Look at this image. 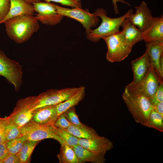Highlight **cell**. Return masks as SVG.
Here are the masks:
<instances>
[{
  "mask_svg": "<svg viewBox=\"0 0 163 163\" xmlns=\"http://www.w3.org/2000/svg\"><path fill=\"white\" fill-rule=\"evenodd\" d=\"M22 136L27 140L40 141L46 139H52L58 141L61 145L64 144L57 135L56 127L53 125H41L31 120L20 128Z\"/></svg>",
  "mask_w": 163,
  "mask_h": 163,
  "instance_id": "8992f818",
  "label": "cell"
},
{
  "mask_svg": "<svg viewBox=\"0 0 163 163\" xmlns=\"http://www.w3.org/2000/svg\"><path fill=\"white\" fill-rule=\"evenodd\" d=\"M1 163H20L18 154H8L1 162Z\"/></svg>",
  "mask_w": 163,
  "mask_h": 163,
  "instance_id": "836d02e7",
  "label": "cell"
},
{
  "mask_svg": "<svg viewBox=\"0 0 163 163\" xmlns=\"http://www.w3.org/2000/svg\"><path fill=\"white\" fill-rule=\"evenodd\" d=\"M46 2H54L73 8H82L81 0H44Z\"/></svg>",
  "mask_w": 163,
  "mask_h": 163,
  "instance_id": "1f68e13d",
  "label": "cell"
},
{
  "mask_svg": "<svg viewBox=\"0 0 163 163\" xmlns=\"http://www.w3.org/2000/svg\"><path fill=\"white\" fill-rule=\"evenodd\" d=\"M5 142L0 143V163L8 154Z\"/></svg>",
  "mask_w": 163,
  "mask_h": 163,
  "instance_id": "e575fe53",
  "label": "cell"
},
{
  "mask_svg": "<svg viewBox=\"0 0 163 163\" xmlns=\"http://www.w3.org/2000/svg\"><path fill=\"white\" fill-rule=\"evenodd\" d=\"M27 140L24 136L5 142L9 154H16L20 151L25 142Z\"/></svg>",
  "mask_w": 163,
  "mask_h": 163,
  "instance_id": "4316f807",
  "label": "cell"
},
{
  "mask_svg": "<svg viewBox=\"0 0 163 163\" xmlns=\"http://www.w3.org/2000/svg\"><path fill=\"white\" fill-rule=\"evenodd\" d=\"M56 131L57 135L64 143L71 146L78 144L79 138L65 129L56 127Z\"/></svg>",
  "mask_w": 163,
  "mask_h": 163,
  "instance_id": "83f0119b",
  "label": "cell"
},
{
  "mask_svg": "<svg viewBox=\"0 0 163 163\" xmlns=\"http://www.w3.org/2000/svg\"><path fill=\"white\" fill-rule=\"evenodd\" d=\"M136 13L128 17L130 22L137 27L142 32L147 29L152 24L154 18L147 4L142 1L141 4L135 7Z\"/></svg>",
  "mask_w": 163,
  "mask_h": 163,
  "instance_id": "7c38bea8",
  "label": "cell"
},
{
  "mask_svg": "<svg viewBox=\"0 0 163 163\" xmlns=\"http://www.w3.org/2000/svg\"><path fill=\"white\" fill-rule=\"evenodd\" d=\"M10 5V0H0V23L8 14Z\"/></svg>",
  "mask_w": 163,
  "mask_h": 163,
  "instance_id": "d6a6232c",
  "label": "cell"
},
{
  "mask_svg": "<svg viewBox=\"0 0 163 163\" xmlns=\"http://www.w3.org/2000/svg\"><path fill=\"white\" fill-rule=\"evenodd\" d=\"M6 141L2 117H0V143L4 142Z\"/></svg>",
  "mask_w": 163,
  "mask_h": 163,
  "instance_id": "d590c367",
  "label": "cell"
},
{
  "mask_svg": "<svg viewBox=\"0 0 163 163\" xmlns=\"http://www.w3.org/2000/svg\"><path fill=\"white\" fill-rule=\"evenodd\" d=\"M120 26L123 28L120 32L123 38L132 47L142 40V32L130 22L128 18L123 21Z\"/></svg>",
  "mask_w": 163,
  "mask_h": 163,
  "instance_id": "d6986e66",
  "label": "cell"
},
{
  "mask_svg": "<svg viewBox=\"0 0 163 163\" xmlns=\"http://www.w3.org/2000/svg\"><path fill=\"white\" fill-rule=\"evenodd\" d=\"M64 129L78 138L91 139L100 136L93 128L84 124L80 126L72 124Z\"/></svg>",
  "mask_w": 163,
  "mask_h": 163,
  "instance_id": "7402d4cb",
  "label": "cell"
},
{
  "mask_svg": "<svg viewBox=\"0 0 163 163\" xmlns=\"http://www.w3.org/2000/svg\"><path fill=\"white\" fill-rule=\"evenodd\" d=\"M32 4L35 12L37 13L35 17L43 24L55 25L60 23L64 17L58 13L54 4L39 2Z\"/></svg>",
  "mask_w": 163,
  "mask_h": 163,
  "instance_id": "8fae6325",
  "label": "cell"
},
{
  "mask_svg": "<svg viewBox=\"0 0 163 163\" xmlns=\"http://www.w3.org/2000/svg\"><path fill=\"white\" fill-rule=\"evenodd\" d=\"M96 15L101 18L102 22L97 28L91 30L87 35L89 40L97 42L101 38L112 35L119 31V28L123 21L133 13V10L129 9L123 15L119 18H112L107 15L106 10L102 8L97 9L94 12Z\"/></svg>",
  "mask_w": 163,
  "mask_h": 163,
  "instance_id": "7a4b0ae2",
  "label": "cell"
},
{
  "mask_svg": "<svg viewBox=\"0 0 163 163\" xmlns=\"http://www.w3.org/2000/svg\"><path fill=\"white\" fill-rule=\"evenodd\" d=\"M71 147L76 155L79 163L86 162L104 163L106 161L104 155L93 153L78 144Z\"/></svg>",
  "mask_w": 163,
  "mask_h": 163,
  "instance_id": "ffe728a7",
  "label": "cell"
},
{
  "mask_svg": "<svg viewBox=\"0 0 163 163\" xmlns=\"http://www.w3.org/2000/svg\"><path fill=\"white\" fill-rule=\"evenodd\" d=\"M61 145L59 153L57 155L60 163H79L71 146L66 143Z\"/></svg>",
  "mask_w": 163,
  "mask_h": 163,
  "instance_id": "603a6c76",
  "label": "cell"
},
{
  "mask_svg": "<svg viewBox=\"0 0 163 163\" xmlns=\"http://www.w3.org/2000/svg\"><path fill=\"white\" fill-rule=\"evenodd\" d=\"M150 63L157 72L163 79V75L160 69V62L163 56V41H156L146 43Z\"/></svg>",
  "mask_w": 163,
  "mask_h": 163,
  "instance_id": "ac0fdd59",
  "label": "cell"
},
{
  "mask_svg": "<svg viewBox=\"0 0 163 163\" xmlns=\"http://www.w3.org/2000/svg\"><path fill=\"white\" fill-rule=\"evenodd\" d=\"M80 88V87L60 90L48 89L36 96L34 110L41 107L56 104L63 102L76 93Z\"/></svg>",
  "mask_w": 163,
  "mask_h": 163,
  "instance_id": "9c48e42d",
  "label": "cell"
},
{
  "mask_svg": "<svg viewBox=\"0 0 163 163\" xmlns=\"http://www.w3.org/2000/svg\"><path fill=\"white\" fill-rule=\"evenodd\" d=\"M147 127L163 132V117L152 108L149 115Z\"/></svg>",
  "mask_w": 163,
  "mask_h": 163,
  "instance_id": "484cf974",
  "label": "cell"
},
{
  "mask_svg": "<svg viewBox=\"0 0 163 163\" xmlns=\"http://www.w3.org/2000/svg\"><path fill=\"white\" fill-rule=\"evenodd\" d=\"M9 11L0 24L12 18L24 15H33L35 12L32 4L27 2L24 0H10Z\"/></svg>",
  "mask_w": 163,
  "mask_h": 163,
  "instance_id": "2e32d148",
  "label": "cell"
},
{
  "mask_svg": "<svg viewBox=\"0 0 163 163\" xmlns=\"http://www.w3.org/2000/svg\"><path fill=\"white\" fill-rule=\"evenodd\" d=\"M56 104L45 106L34 109L31 120L41 125L53 126L59 116Z\"/></svg>",
  "mask_w": 163,
  "mask_h": 163,
  "instance_id": "5bb4252c",
  "label": "cell"
},
{
  "mask_svg": "<svg viewBox=\"0 0 163 163\" xmlns=\"http://www.w3.org/2000/svg\"><path fill=\"white\" fill-rule=\"evenodd\" d=\"M78 144L93 153L104 155L113 147L112 142L104 136H100L91 139L79 138Z\"/></svg>",
  "mask_w": 163,
  "mask_h": 163,
  "instance_id": "4fadbf2b",
  "label": "cell"
},
{
  "mask_svg": "<svg viewBox=\"0 0 163 163\" xmlns=\"http://www.w3.org/2000/svg\"><path fill=\"white\" fill-rule=\"evenodd\" d=\"M148 98L152 105L163 101V83L160 84L155 94Z\"/></svg>",
  "mask_w": 163,
  "mask_h": 163,
  "instance_id": "f546056e",
  "label": "cell"
},
{
  "mask_svg": "<svg viewBox=\"0 0 163 163\" xmlns=\"http://www.w3.org/2000/svg\"><path fill=\"white\" fill-rule=\"evenodd\" d=\"M133 74V79L131 82L136 84L140 82L146 74L151 64L148 50L141 57L131 62Z\"/></svg>",
  "mask_w": 163,
  "mask_h": 163,
  "instance_id": "9a60e30c",
  "label": "cell"
},
{
  "mask_svg": "<svg viewBox=\"0 0 163 163\" xmlns=\"http://www.w3.org/2000/svg\"><path fill=\"white\" fill-rule=\"evenodd\" d=\"M38 21L33 15L12 18L3 22L5 31L10 39L20 44L29 39L39 29Z\"/></svg>",
  "mask_w": 163,
  "mask_h": 163,
  "instance_id": "6da1fadb",
  "label": "cell"
},
{
  "mask_svg": "<svg viewBox=\"0 0 163 163\" xmlns=\"http://www.w3.org/2000/svg\"><path fill=\"white\" fill-rule=\"evenodd\" d=\"M36 98V96H30L19 100L13 112L8 116L19 128L31 120Z\"/></svg>",
  "mask_w": 163,
  "mask_h": 163,
  "instance_id": "30bf717a",
  "label": "cell"
},
{
  "mask_svg": "<svg viewBox=\"0 0 163 163\" xmlns=\"http://www.w3.org/2000/svg\"><path fill=\"white\" fill-rule=\"evenodd\" d=\"M152 109L163 117V101L153 105Z\"/></svg>",
  "mask_w": 163,
  "mask_h": 163,
  "instance_id": "8d00e7d4",
  "label": "cell"
},
{
  "mask_svg": "<svg viewBox=\"0 0 163 163\" xmlns=\"http://www.w3.org/2000/svg\"><path fill=\"white\" fill-rule=\"evenodd\" d=\"M163 79L150 64L149 69L143 78L139 82H131L125 87L133 94L149 98L153 95Z\"/></svg>",
  "mask_w": 163,
  "mask_h": 163,
  "instance_id": "277c9868",
  "label": "cell"
},
{
  "mask_svg": "<svg viewBox=\"0 0 163 163\" xmlns=\"http://www.w3.org/2000/svg\"><path fill=\"white\" fill-rule=\"evenodd\" d=\"M122 97L135 121L147 127L149 115L152 108L149 98L135 94L126 87Z\"/></svg>",
  "mask_w": 163,
  "mask_h": 163,
  "instance_id": "3957f363",
  "label": "cell"
},
{
  "mask_svg": "<svg viewBox=\"0 0 163 163\" xmlns=\"http://www.w3.org/2000/svg\"><path fill=\"white\" fill-rule=\"evenodd\" d=\"M57 12L59 14L78 21L83 25L85 29L86 35L92 30L91 27H95L99 22V17L94 12H89L87 9L74 8L72 9L66 8L55 4Z\"/></svg>",
  "mask_w": 163,
  "mask_h": 163,
  "instance_id": "52a82bcc",
  "label": "cell"
},
{
  "mask_svg": "<svg viewBox=\"0 0 163 163\" xmlns=\"http://www.w3.org/2000/svg\"><path fill=\"white\" fill-rule=\"evenodd\" d=\"M112 2L113 5V8L115 14H117L119 13V11L117 8V2H120L126 4L127 5L129 6L130 5L129 3L127 2L124 0H112Z\"/></svg>",
  "mask_w": 163,
  "mask_h": 163,
  "instance_id": "74e56055",
  "label": "cell"
},
{
  "mask_svg": "<svg viewBox=\"0 0 163 163\" xmlns=\"http://www.w3.org/2000/svg\"><path fill=\"white\" fill-rule=\"evenodd\" d=\"M72 125L67 120L64 114L62 113L58 116L53 125L57 128L65 129Z\"/></svg>",
  "mask_w": 163,
  "mask_h": 163,
  "instance_id": "4dcf8cb0",
  "label": "cell"
},
{
  "mask_svg": "<svg viewBox=\"0 0 163 163\" xmlns=\"http://www.w3.org/2000/svg\"><path fill=\"white\" fill-rule=\"evenodd\" d=\"M107 47L106 58L113 62L121 61L130 53L133 47L123 38L120 32L103 38Z\"/></svg>",
  "mask_w": 163,
  "mask_h": 163,
  "instance_id": "5b68a950",
  "label": "cell"
},
{
  "mask_svg": "<svg viewBox=\"0 0 163 163\" xmlns=\"http://www.w3.org/2000/svg\"><path fill=\"white\" fill-rule=\"evenodd\" d=\"M67 120L72 124L78 126L83 125L80 121L76 113L75 107H73L63 113Z\"/></svg>",
  "mask_w": 163,
  "mask_h": 163,
  "instance_id": "f1b7e54d",
  "label": "cell"
},
{
  "mask_svg": "<svg viewBox=\"0 0 163 163\" xmlns=\"http://www.w3.org/2000/svg\"><path fill=\"white\" fill-rule=\"evenodd\" d=\"M142 40L146 43L156 41H163V16L154 18L149 27L142 32Z\"/></svg>",
  "mask_w": 163,
  "mask_h": 163,
  "instance_id": "e0dca14e",
  "label": "cell"
},
{
  "mask_svg": "<svg viewBox=\"0 0 163 163\" xmlns=\"http://www.w3.org/2000/svg\"><path fill=\"white\" fill-rule=\"evenodd\" d=\"M27 2L33 4V3L36 2H40V0H24Z\"/></svg>",
  "mask_w": 163,
  "mask_h": 163,
  "instance_id": "f35d334b",
  "label": "cell"
},
{
  "mask_svg": "<svg viewBox=\"0 0 163 163\" xmlns=\"http://www.w3.org/2000/svg\"><path fill=\"white\" fill-rule=\"evenodd\" d=\"M0 75L13 84L15 91L19 90L22 84V66L16 61L9 59L0 50Z\"/></svg>",
  "mask_w": 163,
  "mask_h": 163,
  "instance_id": "ba28073f",
  "label": "cell"
},
{
  "mask_svg": "<svg viewBox=\"0 0 163 163\" xmlns=\"http://www.w3.org/2000/svg\"><path fill=\"white\" fill-rule=\"evenodd\" d=\"M85 93V87L81 86L80 89L76 93L65 101L57 104L56 109L58 115L77 105L84 98Z\"/></svg>",
  "mask_w": 163,
  "mask_h": 163,
  "instance_id": "44dd1931",
  "label": "cell"
},
{
  "mask_svg": "<svg viewBox=\"0 0 163 163\" xmlns=\"http://www.w3.org/2000/svg\"><path fill=\"white\" fill-rule=\"evenodd\" d=\"M6 141L22 136L20 128L8 116L2 118Z\"/></svg>",
  "mask_w": 163,
  "mask_h": 163,
  "instance_id": "cb8c5ba5",
  "label": "cell"
},
{
  "mask_svg": "<svg viewBox=\"0 0 163 163\" xmlns=\"http://www.w3.org/2000/svg\"><path fill=\"white\" fill-rule=\"evenodd\" d=\"M40 141L28 140L26 141L17 154L19 158L20 163L28 162L31 154Z\"/></svg>",
  "mask_w": 163,
  "mask_h": 163,
  "instance_id": "d4e9b609",
  "label": "cell"
}]
</instances>
